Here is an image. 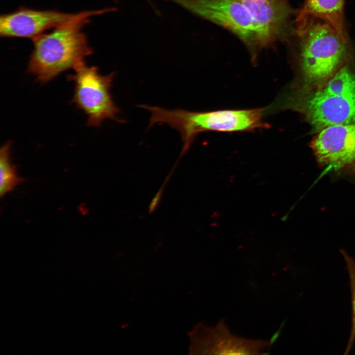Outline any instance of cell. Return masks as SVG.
<instances>
[{
  "mask_svg": "<svg viewBox=\"0 0 355 355\" xmlns=\"http://www.w3.org/2000/svg\"><path fill=\"white\" fill-rule=\"evenodd\" d=\"M341 252L344 258L349 276L352 307V322L351 336L348 351L350 346H352L354 341H355V260L351 257L345 250H341Z\"/></svg>",
  "mask_w": 355,
  "mask_h": 355,
  "instance_id": "13",
  "label": "cell"
},
{
  "mask_svg": "<svg viewBox=\"0 0 355 355\" xmlns=\"http://www.w3.org/2000/svg\"><path fill=\"white\" fill-rule=\"evenodd\" d=\"M300 72L307 89L324 84L341 67L347 43L329 24L313 17L295 23Z\"/></svg>",
  "mask_w": 355,
  "mask_h": 355,
  "instance_id": "4",
  "label": "cell"
},
{
  "mask_svg": "<svg viewBox=\"0 0 355 355\" xmlns=\"http://www.w3.org/2000/svg\"><path fill=\"white\" fill-rule=\"evenodd\" d=\"M170 175L171 174H169V176L167 177L166 181H165L163 185L162 186L161 188L159 190L158 192L157 193V194L155 195V196L151 201L149 207V213L153 212L156 209L161 199L165 184L167 183L168 179L169 178V177H170Z\"/></svg>",
  "mask_w": 355,
  "mask_h": 355,
  "instance_id": "14",
  "label": "cell"
},
{
  "mask_svg": "<svg viewBox=\"0 0 355 355\" xmlns=\"http://www.w3.org/2000/svg\"><path fill=\"white\" fill-rule=\"evenodd\" d=\"M345 0H305L297 13L295 23L308 17L320 20L331 26L347 42L344 21Z\"/></svg>",
  "mask_w": 355,
  "mask_h": 355,
  "instance_id": "11",
  "label": "cell"
},
{
  "mask_svg": "<svg viewBox=\"0 0 355 355\" xmlns=\"http://www.w3.org/2000/svg\"><path fill=\"white\" fill-rule=\"evenodd\" d=\"M11 142L3 144L0 149V197L13 190L23 179L17 174L10 161Z\"/></svg>",
  "mask_w": 355,
  "mask_h": 355,
  "instance_id": "12",
  "label": "cell"
},
{
  "mask_svg": "<svg viewBox=\"0 0 355 355\" xmlns=\"http://www.w3.org/2000/svg\"><path fill=\"white\" fill-rule=\"evenodd\" d=\"M140 106L151 113L149 127L166 124L179 133L183 142L180 156L189 149L197 135L204 132H248L270 127L263 121L262 108L199 112L143 105Z\"/></svg>",
  "mask_w": 355,
  "mask_h": 355,
  "instance_id": "3",
  "label": "cell"
},
{
  "mask_svg": "<svg viewBox=\"0 0 355 355\" xmlns=\"http://www.w3.org/2000/svg\"><path fill=\"white\" fill-rule=\"evenodd\" d=\"M77 13L56 10H37L24 6L0 17V35L3 37L33 39L50 29L72 20Z\"/></svg>",
  "mask_w": 355,
  "mask_h": 355,
  "instance_id": "9",
  "label": "cell"
},
{
  "mask_svg": "<svg viewBox=\"0 0 355 355\" xmlns=\"http://www.w3.org/2000/svg\"><path fill=\"white\" fill-rule=\"evenodd\" d=\"M251 15L266 48L286 33L294 14L288 0H238Z\"/></svg>",
  "mask_w": 355,
  "mask_h": 355,
  "instance_id": "10",
  "label": "cell"
},
{
  "mask_svg": "<svg viewBox=\"0 0 355 355\" xmlns=\"http://www.w3.org/2000/svg\"><path fill=\"white\" fill-rule=\"evenodd\" d=\"M282 100L281 107L302 113L317 130L355 122V73L341 67L321 86Z\"/></svg>",
  "mask_w": 355,
  "mask_h": 355,
  "instance_id": "2",
  "label": "cell"
},
{
  "mask_svg": "<svg viewBox=\"0 0 355 355\" xmlns=\"http://www.w3.org/2000/svg\"><path fill=\"white\" fill-rule=\"evenodd\" d=\"M74 70V73L67 76L74 84L71 103L86 115L87 125L100 126L106 119L124 122L110 93L115 72L102 75L98 67L86 63Z\"/></svg>",
  "mask_w": 355,
  "mask_h": 355,
  "instance_id": "6",
  "label": "cell"
},
{
  "mask_svg": "<svg viewBox=\"0 0 355 355\" xmlns=\"http://www.w3.org/2000/svg\"><path fill=\"white\" fill-rule=\"evenodd\" d=\"M310 147L320 167L355 181V122L321 129Z\"/></svg>",
  "mask_w": 355,
  "mask_h": 355,
  "instance_id": "7",
  "label": "cell"
},
{
  "mask_svg": "<svg viewBox=\"0 0 355 355\" xmlns=\"http://www.w3.org/2000/svg\"><path fill=\"white\" fill-rule=\"evenodd\" d=\"M113 8L77 12L72 20L33 39L28 71L40 83L50 81L69 69L85 63L93 53L83 28L92 17L114 10Z\"/></svg>",
  "mask_w": 355,
  "mask_h": 355,
  "instance_id": "1",
  "label": "cell"
},
{
  "mask_svg": "<svg viewBox=\"0 0 355 355\" xmlns=\"http://www.w3.org/2000/svg\"><path fill=\"white\" fill-rule=\"evenodd\" d=\"M169 0L232 33L245 45L253 61L266 48L251 15L238 0Z\"/></svg>",
  "mask_w": 355,
  "mask_h": 355,
  "instance_id": "5",
  "label": "cell"
},
{
  "mask_svg": "<svg viewBox=\"0 0 355 355\" xmlns=\"http://www.w3.org/2000/svg\"><path fill=\"white\" fill-rule=\"evenodd\" d=\"M188 335L191 354L260 355L271 345L263 340L245 339L232 334L224 319L213 327L199 323Z\"/></svg>",
  "mask_w": 355,
  "mask_h": 355,
  "instance_id": "8",
  "label": "cell"
}]
</instances>
